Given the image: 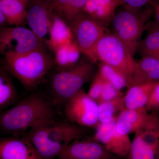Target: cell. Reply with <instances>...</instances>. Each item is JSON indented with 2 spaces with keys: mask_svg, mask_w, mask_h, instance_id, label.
I'll return each instance as SVG.
<instances>
[{
  "mask_svg": "<svg viewBox=\"0 0 159 159\" xmlns=\"http://www.w3.org/2000/svg\"><path fill=\"white\" fill-rule=\"evenodd\" d=\"M53 105L52 101L39 94L25 97L1 113V132L13 136L26 133L40 122L54 119Z\"/></svg>",
  "mask_w": 159,
  "mask_h": 159,
  "instance_id": "1",
  "label": "cell"
},
{
  "mask_svg": "<svg viewBox=\"0 0 159 159\" xmlns=\"http://www.w3.org/2000/svg\"><path fill=\"white\" fill-rule=\"evenodd\" d=\"M90 128L70 122L49 119L40 122L28 131V137L44 159L57 157L63 148L89 132Z\"/></svg>",
  "mask_w": 159,
  "mask_h": 159,
  "instance_id": "2",
  "label": "cell"
},
{
  "mask_svg": "<svg viewBox=\"0 0 159 159\" xmlns=\"http://www.w3.org/2000/svg\"><path fill=\"white\" fill-rule=\"evenodd\" d=\"M47 46L21 54H3L2 67L18 80L26 89L40 84L54 67V57Z\"/></svg>",
  "mask_w": 159,
  "mask_h": 159,
  "instance_id": "3",
  "label": "cell"
},
{
  "mask_svg": "<svg viewBox=\"0 0 159 159\" xmlns=\"http://www.w3.org/2000/svg\"><path fill=\"white\" fill-rule=\"evenodd\" d=\"M95 63L87 57L81 58L76 65L63 70L54 69L49 86L54 104H64L90 81L95 74Z\"/></svg>",
  "mask_w": 159,
  "mask_h": 159,
  "instance_id": "4",
  "label": "cell"
},
{
  "mask_svg": "<svg viewBox=\"0 0 159 159\" xmlns=\"http://www.w3.org/2000/svg\"><path fill=\"white\" fill-rule=\"evenodd\" d=\"M154 14L149 6L139 12L125 10L116 13L111 23V33L116 36L128 48L133 56L136 53L146 24Z\"/></svg>",
  "mask_w": 159,
  "mask_h": 159,
  "instance_id": "5",
  "label": "cell"
},
{
  "mask_svg": "<svg viewBox=\"0 0 159 159\" xmlns=\"http://www.w3.org/2000/svg\"><path fill=\"white\" fill-rule=\"evenodd\" d=\"M97 61L104 63L121 71L128 80L130 86L136 61L124 44L111 32L97 43L95 50Z\"/></svg>",
  "mask_w": 159,
  "mask_h": 159,
  "instance_id": "6",
  "label": "cell"
},
{
  "mask_svg": "<svg viewBox=\"0 0 159 159\" xmlns=\"http://www.w3.org/2000/svg\"><path fill=\"white\" fill-rule=\"evenodd\" d=\"M74 40L82 54L97 62L95 50L97 43L108 32L107 28L83 12L70 23Z\"/></svg>",
  "mask_w": 159,
  "mask_h": 159,
  "instance_id": "7",
  "label": "cell"
},
{
  "mask_svg": "<svg viewBox=\"0 0 159 159\" xmlns=\"http://www.w3.org/2000/svg\"><path fill=\"white\" fill-rule=\"evenodd\" d=\"M45 45L31 29L22 26L1 28L0 52L3 55L26 54Z\"/></svg>",
  "mask_w": 159,
  "mask_h": 159,
  "instance_id": "8",
  "label": "cell"
},
{
  "mask_svg": "<svg viewBox=\"0 0 159 159\" xmlns=\"http://www.w3.org/2000/svg\"><path fill=\"white\" fill-rule=\"evenodd\" d=\"M64 113L69 122L94 128L99 123L98 104L81 89L64 104Z\"/></svg>",
  "mask_w": 159,
  "mask_h": 159,
  "instance_id": "9",
  "label": "cell"
},
{
  "mask_svg": "<svg viewBox=\"0 0 159 159\" xmlns=\"http://www.w3.org/2000/svg\"><path fill=\"white\" fill-rule=\"evenodd\" d=\"M148 112L145 107L135 110L123 108L116 120L117 131L127 135L145 130L159 131L157 115Z\"/></svg>",
  "mask_w": 159,
  "mask_h": 159,
  "instance_id": "10",
  "label": "cell"
},
{
  "mask_svg": "<svg viewBox=\"0 0 159 159\" xmlns=\"http://www.w3.org/2000/svg\"><path fill=\"white\" fill-rule=\"evenodd\" d=\"M58 159H116L100 142L93 138L82 137L66 145Z\"/></svg>",
  "mask_w": 159,
  "mask_h": 159,
  "instance_id": "11",
  "label": "cell"
},
{
  "mask_svg": "<svg viewBox=\"0 0 159 159\" xmlns=\"http://www.w3.org/2000/svg\"><path fill=\"white\" fill-rule=\"evenodd\" d=\"M93 138L117 157H127L131 141L129 135L122 134L117 130L116 121L98 123Z\"/></svg>",
  "mask_w": 159,
  "mask_h": 159,
  "instance_id": "12",
  "label": "cell"
},
{
  "mask_svg": "<svg viewBox=\"0 0 159 159\" xmlns=\"http://www.w3.org/2000/svg\"><path fill=\"white\" fill-rule=\"evenodd\" d=\"M26 21L30 29L45 43L49 35L52 11L49 0H31L27 6Z\"/></svg>",
  "mask_w": 159,
  "mask_h": 159,
  "instance_id": "13",
  "label": "cell"
},
{
  "mask_svg": "<svg viewBox=\"0 0 159 159\" xmlns=\"http://www.w3.org/2000/svg\"><path fill=\"white\" fill-rule=\"evenodd\" d=\"M0 159H44L26 135L0 139Z\"/></svg>",
  "mask_w": 159,
  "mask_h": 159,
  "instance_id": "14",
  "label": "cell"
},
{
  "mask_svg": "<svg viewBox=\"0 0 159 159\" xmlns=\"http://www.w3.org/2000/svg\"><path fill=\"white\" fill-rule=\"evenodd\" d=\"M73 40L74 36L70 25L52 11L49 36L45 41L48 50L54 53L57 49Z\"/></svg>",
  "mask_w": 159,
  "mask_h": 159,
  "instance_id": "15",
  "label": "cell"
},
{
  "mask_svg": "<svg viewBox=\"0 0 159 159\" xmlns=\"http://www.w3.org/2000/svg\"><path fill=\"white\" fill-rule=\"evenodd\" d=\"M120 6L119 0H87L84 12L107 28Z\"/></svg>",
  "mask_w": 159,
  "mask_h": 159,
  "instance_id": "16",
  "label": "cell"
},
{
  "mask_svg": "<svg viewBox=\"0 0 159 159\" xmlns=\"http://www.w3.org/2000/svg\"><path fill=\"white\" fill-rule=\"evenodd\" d=\"M158 81L159 60L151 56H142L139 61H136L130 86L143 83Z\"/></svg>",
  "mask_w": 159,
  "mask_h": 159,
  "instance_id": "17",
  "label": "cell"
},
{
  "mask_svg": "<svg viewBox=\"0 0 159 159\" xmlns=\"http://www.w3.org/2000/svg\"><path fill=\"white\" fill-rule=\"evenodd\" d=\"M157 82L143 83L128 88L124 96L125 108L135 110L145 107Z\"/></svg>",
  "mask_w": 159,
  "mask_h": 159,
  "instance_id": "18",
  "label": "cell"
},
{
  "mask_svg": "<svg viewBox=\"0 0 159 159\" xmlns=\"http://www.w3.org/2000/svg\"><path fill=\"white\" fill-rule=\"evenodd\" d=\"M28 4L24 0H0V11L9 26H22L27 18Z\"/></svg>",
  "mask_w": 159,
  "mask_h": 159,
  "instance_id": "19",
  "label": "cell"
},
{
  "mask_svg": "<svg viewBox=\"0 0 159 159\" xmlns=\"http://www.w3.org/2000/svg\"><path fill=\"white\" fill-rule=\"evenodd\" d=\"M87 0H49L51 11L70 23L84 11Z\"/></svg>",
  "mask_w": 159,
  "mask_h": 159,
  "instance_id": "20",
  "label": "cell"
},
{
  "mask_svg": "<svg viewBox=\"0 0 159 159\" xmlns=\"http://www.w3.org/2000/svg\"><path fill=\"white\" fill-rule=\"evenodd\" d=\"M53 53L54 68L57 70L67 69L76 65L81 59L82 54L74 40L57 49Z\"/></svg>",
  "mask_w": 159,
  "mask_h": 159,
  "instance_id": "21",
  "label": "cell"
},
{
  "mask_svg": "<svg viewBox=\"0 0 159 159\" xmlns=\"http://www.w3.org/2000/svg\"><path fill=\"white\" fill-rule=\"evenodd\" d=\"M146 31L147 34L140 42L137 51L142 56L155 57L159 49V25L155 21H148L146 24Z\"/></svg>",
  "mask_w": 159,
  "mask_h": 159,
  "instance_id": "22",
  "label": "cell"
},
{
  "mask_svg": "<svg viewBox=\"0 0 159 159\" xmlns=\"http://www.w3.org/2000/svg\"><path fill=\"white\" fill-rule=\"evenodd\" d=\"M18 99V95L9 73L0 68V109L5 110L13 105Z\"/></svg>",
  "mask_w": 159,
  "mask_h": 159,
  "instance_id": "23",
  "label": "cell"
},
{
  "mask_svg": "<svg viewBox=\"0 0 159 159\" xmlns=\"http://www.w3.org/2000/svg\"><path fill=\"white\" fill-rule=\"evenodd\" d=\"M124 96L98 103L99 123H109L116 120L120 112L125 108Z\"/></svg>",
  "mask_w": 159,
  "mask_h": 159,
  "instance_id": "24",
  "label": "cell"
},
{
  "mask_svg": "<svg viewBox=\"0 0 159 159\" xmlns=\"http://www.w3.org/2000/svg\"><path fill=\"white\" fill-rule=\"evenodd\" d=\"M98 68V73L103 79L118 89L128 87V80L121 71L103 62H100Z\"/></svg>",
  "mask_w": 159,
  "mask_h": 159,
  "instance_id": "25",
  "label": "cell"
},
{
  "mask_svg": "<svg viewBox=\"0 0 159 159\" xmlns=\"http://www.w3.org/2000/svg\"><path fill=\"white\" fill-rule=\"evenodd\" d=\"M127 157L128 159H157L158 154L139 135L135 134Z\"/></svg>",
  "mask_w": 159,
  "mask_h": 159,
  "instance_id": "26",
  "label": "cell"
},
{
  "mask_svg": "<svg viewBox=\"0 0 159 159\" xmlns=\"http://www.w3.org/2000/svg\"><path fill=\"white\" fill-rule=\"evenodd\" d=\"M104 81L98 71L96 72L91 80L90 85L87 94L89 97L97 102L102 93Z\"/></svg>",
  "mask_w": 159,
  "mask_h": 159,
  "instance_id": "27",
  "label": "cell"
},
{
  "mask_svg": "<svg viewBox=\"0 0 159 159\" xmlns=\"http://www.w3.org/2000/svg\"><path fill=\"white\" fill-rule=\"evenodd\" d=\"M104 81L102 93L99 100L97 101V103L111 101L118 97L124 96V94L121 92V90L116 88L107 81L105 80Z\"/></svg>",
  "mask_w": 159,
  "mask_h": 159,
  "instance_id": "28",
  "label": "cell"
},
{
  "mask_svg": "<svg viewBox=\"0 0 159 159\" xmlns=\"http://www.w3.org/2000/svg\"><path fill=\"white\" fill-rule=\"evenodd\" d=\"M139 135L146 143L150 145L158 154L159 150V131L145 130L135 134Z\"/></svg>",
  "mask_w": 159,
  "mask_h": 159,
  "instance_id": "29",
  "label": "cell"
},
{
  "mask_svg": "<svg viewBox=\"0 0 159 159\" xmlns=\"http://www.w3.org/2000/svg\"><path fill=\"white\" fill-rule=\"evenodd\" d=\"M150 0H119L120 6H124L125 9L134 12H139L144 7L149 4Z\"/></svg>",
  "mask_w": 159,
  "mask_h": 159,
  "instance_id": "30",
  "label": "cell"
},
{
  "mask_svg": "<svg viewBox=\"0 0 159 159\" xmlns=\"http://www.w3.org/2000/svg\"><path fill=\"white\" fill-rule=\"evenodd\" d=\"M145 107L148 111L159 110V81L154 87Z\"/></svg>",
  "mask_w": 159,
  "mask_h": 159,
  "instance_id": "31",
  "label": "cell"
},
{
  "mask_svg": "<svg viewBox=\"0 0 159 159\" xmlns=\"http://www.w3.org/2000/svg\"><path fill=\"white\" fill-rule=\"evenodd\" d=\"M9 26L8 21L6 19V16L2 12L0 11V27L1 28L8 27Z\"/></svg>",
  "mask_w": 159,
  "mask_h": 159,
  "instance_id": "32",
  "label": "cell"
},
{
  "mask_svg": "<svg viewBox=\"0 0 159 159\" xmlns=\"http://www.w3.org/2000/svg\"><path fill=\"white\" fill-rule=\"evenodd\" d=\"M150 2L159 3V0H150L149 3Z\"/></svg>",
  "mask_w": 159,
  "mask_h": 159,
  "instance_id": "33",
  "label": "cell"
},
{
  "mask_svg": "<svg viewBox=\"0 0 159 159\" xmlns=\"http://www.w3.org/2000/svg\"><path fill=\"white\" fill-rule=\"evenodd\" d=\"M24 1H25V2H26V3H27V4H29V3L31 1V0H24Z\"/></svg>",
  "mask_w": 159,
  "mask_h": 159,
  "instance_id": "34",
  "label": "cell"
},
{
  "mask_svg": "<svg viewBox=\"0 0 159 159\" xmlns=\"http://www.w3.org/2000/svg\"><path fill=\"white\" fill-rule=\"evenodd\" d=\"M157 159H159V150L158 154V158H157Z\"/></svg>",
  "mask_w": 159,
  "mask_h": 159,
  "instance_id": "35",
  "label": "cell"
},
{
  "mask_svg": "<svg viewBox=\"0 0 159 159\" xmlns=\"http://www.w3.org/2000/svg\"></svg>",
  "mask_w": 159,
  "mask_h": 159,
  "instance_id": "36",
  "label": "cell"
}]
</instances>
